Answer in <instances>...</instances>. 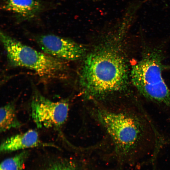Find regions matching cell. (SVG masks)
<instances>
[{"label": "cell", "mask_w": 170, "mask_h": 170, "mask_svg": "<svg viewBox=\"0 0 170 170\" xmlns=\"http://www.w3.org/2000/svg\"><path fill=\"white\" fill-rule=\"evenodd\" d=\"M35 40L45 53L62 60H75L85 54L86 49L69 39L51 34L36 37Z\"/></svg>", "instance_id": "8992f818"}, {"label": "cell", "mask_w": 170, "mask_h": 170, "mask_svg": "<svg viewBox=\"0 0 170 170\" xmlns=\"http://www.w3.org/2000/svg\"><path fill=\"white\" fill-rule=\"evenodd\" d=\"M28 153L22 151L3 160L1 163L0 170H22Z\"/></svg>", "instance_id": "30bf717a"}, {"label": "cell", "mask_w": 170, "mask_h": 170, "mask_svg": "<svg viewBox=\"0 0 170 170\" xmlns=\"http://www.w3.org/2000/svg\"><path fill=\"white\" fill-rule=\"evenodd\" d=\"M4 0L5 1V0Z\"/></svg>", "instance_id": "7c38bea8"}, {"label": "cell", "mask_w": 170, "mask_h": 170, "mask_svg": "<svg viewBox=\"0 0 170 170\" xmlns=\"http://www.w3.org/2000/svg\"><path fill=\"white\" fill-rule=\"evenodd\" d=\"M0 39L10 65L31 70L44 78H63L67 69L63 60L39 52L3 31Z\"/></svg>", "instance_id": "3957f363"}, {"label": "cell", "mask_w": 170, "mask_h": 170, "mask_svg": "<svg viewBox=\"0 0 170 170\" xmlns=\"http://www.w3.org/2000/svg\"><path fill=\"white\" fill-rule=\"evenodd\" d=\"M14 101L10 102L0 109V131L3 133L12 128H18L21 123L18 118Z\"/></svg>", "instance_id": "9c48e42d"}, {"label": "cell", "mask_w": 170, "mask_h": 170, "mask_svg": "<svg viewBox=\"0 0 170 170\" xmlns=\"http://www.w3.org/2000/svg\"><path fill=\"white\" fill-rule=\"evenodd\" d=\"M163 68L160 54L156 50L149 51L133 65L131 78L133 85L144 97L170 108V90L162 77Z\"/></svg>", "instance_id": "277c9868"}, {"label": "cell", "mask_w": 170, "mask_h": 170, "mask_svg": "<svg viewBox=\"0 0 170 170\" xmlns=\"http://www.w3.org/2000/svg\"><path fill=\"white\" fill-rule=\"evenodd\" d=\"M97 116L119 154L127 157L139 152L146 133L144 122L141 116L100 110L97 111Z\"/></svg>", "instance_id": "7a4b0ae2"}, {"label": "cell", "mask_w": 170, "mask_h": 170, "mask_svg": "<svg viewBox=\"0 0 170 170\" xmlns=\"http://www.w3.org/2000/svg\"><path fill=\"white\" fill-rule=\"evenodd\" d=\"M51 146L43 143L40 139L37 132L30 129L22 133L8 137L3 140L0 145L2 152L14 151L27 148L41 146Z\"/></svg>", "instance_id": "52a82bcc"}, {"label": "cell", "mask_w": 170, "mask_h": 170, "mask_svg": "<svg viewBox=\"0 0 170 170\" xmlns=\"http://www.w3.org/2000/svg\"><path fill=\"white\" fill-rule=\"evenodd\" d=\"M40 8V3L37 0H6L2 7L3 9L25 18L33 17Z\"/></svg>", "instance_id": "ba28073f"}, {"label": "cell", "mask_w": 170, "mask_h": 170, "mask_svg": "<svg viewBox=\"0 0 170 170\" xmlns=\"http://www.w3.org/2000/svg\"><path fill=\"white\" fill-rule=\"evenodd\" d=\"M48 170H77L73 166L68 163L56 164L51 167Z\"/></svg>", "instance_id": "8fae6325"}, {"label": "cell", "mask_w": 170, "mask_h": 170, "mask_svg": "<svg viewBox=\"0 0 170 170\" xmlns=\"http://www.w3.org/2000/svg\"><path fill=\"white\" fill-rule=\"evenodd\" d=\"M125 61L116 51L103 48L94 52L85 60L81 83L86 93L92 97L123 90L128 82Z\"/></svg>", "instance_id": "6da1fadb"}, {"label": "cell", "mask_w": 170, "mask_h": 170, "mask_svg": "<svg viewBox=\"0 0 170 170\" xmlns=\"http://www.w3.org/2000/svg\"><path fill=\"white\" fill-rule=\"evenodd\" d=\"M31 102V115L39 128H59L65 123L68 116L69 105L66 100L54 101L33 90Z\"/></svg>", "instance_id": "5b68a950"}]
</instances>
